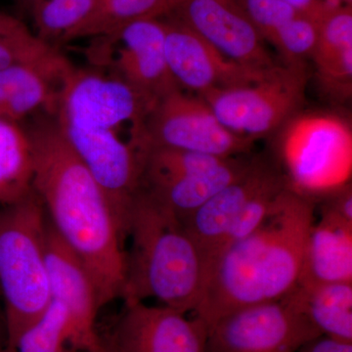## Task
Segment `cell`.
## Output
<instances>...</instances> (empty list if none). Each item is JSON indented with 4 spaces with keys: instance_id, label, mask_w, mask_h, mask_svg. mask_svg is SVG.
Listing matches in <instances>:
<instances>
[{
    "instance_id": "6da1fadb",
    "label": "cell",
    "mask_w": 352,
    "mask_h": 352,
    "mask_svg": "<svg viewBox=\"0 0 352 352\" xmlns=\"http://www.w3.org/2000/svg\"><path fill=\"white\" fill-rule=\"evenodd\" d=\"M24 122L34 162L32 188L46 215L85 266L99 307L122 298L126 276L124 236L107 196L62 134L54 115Z\"/></svg>"
},
{
    "instance_id": "7a4b0ae2",
    "label": "cell",
    "mask_w": 352,
    "mask_h": 352,
    "mask_svg": "<svg viewBox=\"0 0 352 352\" xmlns=\"http://www.w3.org/2000/svg\"><path fill=\"white\" fill-rule=\"evenodd\" d=\"M315 210L314 198L287 187L258 228L220 252L208 270L194 316L208 329L240 308L288 295L298 284Z\"/></svg>"
},
{
    "instance_id": "3957f363",
    "label": "cell",
    "mask_w": 352,
    "mask_h": 352,
    "mask_svg": "<svg viewBox=\"0 0 352 352\" xmlns=\"http://www.w3.org/2000/svg\"><path fill=\"white\" fill-rule=\"evenodd\" d=\"M124 302L156 298L186 314L200 302L205 268L182 220L145 189L132 198L127 221Z\"/></svg>"
},
{
    "instance_id": "277c9868",
    "label": "cell",
    "mask_w": 352,
    "mask_h": 352,
    "mask_svg": "<svg viewBox=\"0 0 352 352\" xmlns=\"http://www.w3.org/2000/svg\"><path fill=\"white\" fill-rule=\"evenodd\" d=\"M46 222L45 210L34 190L0 210V296L6 305L7 346L51 300Z\"/></svg>"
},
{
    "instance_id": "5b68a950",
    "label": "cell",
    "mask_w": 352,
    "mask_h": 352,
    "mask_svg": "<svg viewBox=\"0 0 352 352\" xmlns=\"http://www.w3.org/2000/svg\"><path fill=\"white\" fill-rule=\"evenodd\" d=\"M280 132V153L292 189L314 197L349 182L352 131L346 118L300 112Z\"/></svg>"
},
{
    "instance_id": "8992f818",
    "label": "cell",
    "mask_w": 352,
    "mask_h": 352,
    "mask_svg": "<svg viewBox=\"0 0 352 352\" xmlns=\"http://www.w3.org/2000/svg\"><path fill=\"white\" fill-rule=\"evenodd\" d=\"M307 80V63H281L258 82L199 96L226 129L254 140L280 131L302 112Z\"/></svg>"
},
{
    "instance_id": "52a82bcc",
    "label": "cell",
    "mask_w": 352,
    "mask_h": 352,
    "mask_svg": "<svg viewBox=\"0 0 352 352\" xmlns=\"http://www.w3.org/2000/svg\"><path fill=\"white\" fill-rule=\"evenodd\" d=\"M131 141L138 154L168 148L221 157L247 154L254 144L226 129L201 97L182 88L156 102Z\"/></svg>"
},
{
    "instance_id": "ba28073f",
    "label": "cell",
    "mask_w": 352,
    "mask_h": 352,
    "mask_svg": "<svg viewBox=\"0 0 352 352\" xmlns=\"http://www.w3.org/2000/svg\"><path fill=\"white\" fill-rule=\"evenodd\" d=\"M85 54L90 66L122 78L152 107L180 88L166 62L162 18L138 21L113 34L90 38Z\"/></svg>"
},
{
    "instance_id": "9c48e42d",
    "label": "cell",
    "mask_w": 352,
    "mask_h": 352,
    "mask_svg": "<svg viewBox=\"0 0 352 352\" xmlns=\"http://www.w3.org/2000/svg\"><path fill=\"white\" fill-rule=\"evenodd\" d=\"M152 106L122 78L97 67L74 66L60 90L55 118L82 129L138 132Z\"/></svg>"
},
{
    "instance_id": "30bf717a",
    "label": "cell",
    "mask_w": 352,
    "mask_h": 352,
    "mask_svg": "<svg viewBox=\"0 0 352 352\" xmlns=\"http://www.w3.org/2000/svg\"><path fill=\"white\" fill-rule=\"evenodd\" d=\"M320 336L281 298L220 317L208 327L207 352H296Z\"/></svg>"
},
{
    "instance_id": "8fae6325",
    "label": "cell",
    "mask_w": 352,
    "mask_h": 352,
    "mask_svg": "<svg viewBox=\"0 0 352 352\" xmlns=\"http://www.w3.org/2000/svg\"><path fill=\"white\" fill-rule=\"evenodd\" d=\"M164 17L186 25L236 63L259 71L278 65L238 0H170Z\"/></svg>"
},
{
    "instance_id": "7c38bea8",
    "label": "cell",
    "mask_w": 352,
    "mask_h": 352,
    "mask_svg": "<svg viewBox=\"0 0 352 352\" xmlns=\"http://www.w3.org/2000/svg\"><path fill=\"white\" fill-rule=\"evenodd\" d=\"M162 19L168 69L183 90L201 95L210 90L251 85L273 69L259 71L236 63L186 25L170 18Z\"/></svg>"
},
{
    "instance_id": "4fadbf2b",
    "label": "cell",
    "mask_w": 352,
    "mask_h": 352,
    "mask_svg": "<svg viewBox=\"0 0 352 352\" xmlns=\"http://www.w3.org/2000/svg\"><path fill=\"white\" fill-rule=\"evenodd\" d=\"M45 242L51 300L61 303L68 312L69 347L75 352H104L103 339L96 329L100 307L94 281L48 217Z\"/></svg>"
},
{
    "instance_id": "5bb4252c",
    "label": "cell",
    "mask_w": 352,
    "mask_h": 352,
    "mask_svg": "<svg viewBox=\"0 0 352 352\" xmlns=\"http://www.w3.org/2000/svg\"><path fill=\"white\" fill-rule=\"evenodd\" d=\"M287 179L276 164L261 157H252L244 175L180 219L200 252L205 280L229 229L247 204L263 190Z\"/></svg>"
},
{
    "instance_id": "9a60e30c",
    "label": "cell",
    "mask_w": 352,
    "mask_h": 352,
    "mask_svg": "<svg viewBox=\"0 0 352 352\" xmlns=\"http://www.w3.org/2000/svg\"><path fill=\"white\" fill-rule=\"evenodd\" d=\"M126 309L109 338L120 352H207L208 326L175 308L124 302Z\"/></svg>"
},
{
    "instance_id": "2e32d148",
    "label": "cell",
    "mask_w": 352,
    "mask_h": 352,
    "mask_svg": "<svg viewBox=\"0 0 352 352\" xmlns=\"http://www.w3.org/2000/svg\"><path fill=\"white\" fill-rule=\"evenodd\" d=\"M318 36L310 59L322 94L344 103L352 94V6L326 0L315 16Z\"/></svg>"
},
{
    "instance_id": "e0dca14e",
    "label": "cell",
    "mask_w": 352,
    "mask_h": 352,
    "mask_svg": "<svg viewBox=\"0 0 352 352\" xmlns=\"http://www.w3.org/2000/svg\"><path fill=\"white\" fill-rule=\"evenodd\" d=\"M73 67L63 56L0 69V117L23 122L39 113L55 115L62 83Z\"/></svg>"
},
{
    "instance_id": "ac0fdd59",
    "label": "cell",
    "mask_w": 352,
    "mask_h": 352,
    "mask_svg": "<svg viewBox=\"0 0 352 352\" xmlns=\"http://www.w3.org/2000/svg\"><path fill=\"white\" fill-rule=\"evenodd\" d=\"M352 283V226L319 214L305 242L298 284Z\"/></svg>"
},
{
    "instance_id": "d6986e66",
    "label": "cell",
    "mask_w": 352,
    "mask_h": 352,
    "mask_svg": "<svg viewBox=\"0 0 352 352\" xmlns=\"http://www.w3.org/2000/svg\"><path fill=\"white\" fill-rule=\"evenodd\" d=\"M282 298L321 336L352 342V283L296 285Z\"/></svg>"
},
{
    "instance_id": "ffe728a7",
    "label": "cell",
    "mask_w": 352,
    "mask_h": 352,
    "mask_svg": "<svg viewBox=\"0 0 352 352\" xmlns=\"http://www.w3.org/2000/svg\"><path fill=\"white\" fill-rule=\"evenodd\" d=\"M252 161L233 157L212 170L197 171L140 187L182 219L244 175Z\"/></svg>"
},
{
    "instance_id": "44dd1931",
    "label": "cell",
    "mask_w": 352,
    "mask_h": 352,
    "mask_svg": "<svg viewBox=\"0 0 352 352\" xmlns=\"http://www.w3.org/2000/svg\"><path fill=\"white\" fill-rule=\"evenodd\" d=\"M34 176V155L24 122L0 117V205H13L30 195Z\"/></svg>"
},
{
    "instance_id": "7402d4cb",
    "label": "cell",
    "mask_w": 352,
    "mask_h": 352,
    "mask_svg": "<svg viewBox=\"0 0 352 352\" xmlns=\"http://www.w3.org/2000/svg\"><path fill=\"white\" fill-rule=\"evenodd\" d=\"M170 0H97L82 24L69 32L60 46L78 41L107 36L138 21L162 18Z\"/></svg>"
},
{
    "instance_id": "603a6c76",
    "label": "cell",
    "mask_w": 352,
    "mask_h": 352,
    "mask_svg": "<svg viewBox=\"0 0 352 352\" xmlns=\"http://www.w3.org/2000/svg\"><path fill=\"white\" fill-rule=\"evenodd\" d=\"M58 50L19 18L0 10V69L17 64L50 63Z\"/></svg>"
},
{
    "instance_id": "cb8c5ba5",
    "label": "cell",
    "mask_w": 352,
    "mask_h": 352,
    "mask_svg": "<svg viewBox=\"0 0 352 352\" xmlns=\"http://www.w3.org/2000/svg\"><path fill=\"white\" fill-rule=\"evenodd\" d=\"M69 335L66 308L51 300L43 314L8 346L17 352H75L69 347Z\"/></svg>"
},
{
    "instance_id": "d4e9b609",
    "label": "cell",
    "mask_w": 352,
    "mask_h": 352,
    "mask_svg": "<svg viewBox=\"0 0 352 352\" xmlns=\"http://www.w3.org/2000/svg\"><path fill=\"white\" fill-rule=\"evenodd\" d=\"M97 0H39L31 11L36 34L60 50L69 32L87 19Z\"/></svg>"
},
{
    "instance_id": "484cf974",
    "label": "cell",
    "mask_w": 352,
    "mask_h": 352,
    "mask_svg": "<svg viewBox=\"0 0 352 352\" xmlns=\"http://www.w3.org/2000/svg\"><path fill=\"white\" fill-rule=\"evenodd\" d=\"M318 36L315 16L300 11L275 32L268 43L272 44L283 64L307 63Z\"/></svg>"
},
{
    "instance_id": "4316f807",
    "label": "cell",
    "mask_w": 352,
    "mask_h": 352,
    "mask_svg": "<svg viewBox=\"0 0 352 352\" xmlns=\"http://www.w3.org/2000/svg\"><path fill=\"white\" fill-rule=\"evenodd\" d=\"M319 214L328 215L352 226V186L344 183L320 194Z\"/></svg>"
},
{
    "instance_id": "83f0119b",
    "label": "cell",
    "mask_w": 352,
    "mask_h": 352,
    "mask_svg": "<svg viewBox=\"0 0 352 352\" xmlns=\"http://www.w3.org/2000/svg\"><path fill=\"white\" fill-rule=\"evenodd\" d=\"M296 352H352V342L320 336L303 344Z\"/></svg>"
},
{
    "instance_id": "f1b7e54d",
    "label": "cell",
    "mask_w": 352,
    "mask_h": 352,
    "mask_svg": "<svg viewBox=\"0 0 352 352\" xmlns=\"http://www.w3.org/2000/svg\"><path fill=\"white\" fill-rule=\"evenodd\" d=\"M285 1L289 2V4L300 10L315 16L323 7L326 0H285Z\"/></svg>"
},
{
    "instance_id": "f546056e",
    "label": "cell",
    "mask_w": 352,
    "mask_h": 352,
    "mask_svg": "<svg viewBox=\"0 0 352 352\" xmlns=\"http://www.w3.org/2000/svg\"><path fill=\"white\" fill-rule=\"evenodd\" d=\"M38 0H14L16 6L19 7L21 10L31 13L34 6L38 3Z\"/></svg>"
},
{
    "instance_id": "4dcf8cb0",
    "label": "cell",
    "mask_w": 352,
    "mask_h": 352,
    "mask_svg": "<svg viewBox=\"0 0 352 352\" xmlns=\"http://www.w3.org/2000/svg\"><path fill=\"white\" fill-rule=\"evenodd\" d=\"M104 342V352H120L113 346V342H111L110 339L103 340Z\"/></svg>"
},
{
    "instance_id": "1f68e13d",
    "label": "cell",
    "mask_w": 352,
    "mask_h": 352,
    "mask_svg": "<svg viewBox=\"0 0 352 352\" xmlns=\"http://www.w3.org/2000/svg\"><path fill=\"white\" fill-rule=\"evenodd\" d=\"M0 352H17L15 349H12V347L7 346L6 347H2L1 351Z\"/></svg>"
},
{
    "instance_id": "d6a6232c",
    "label": "cell",
    "mask_w": 352,
    "mask_h": 352,
    "mask_svg": "<svg viewBox=\"0 0 352 352\" xmlns=\"http://www.w3.org/2000/svg\"><path fill=\"white\" fill-rule=\"evenodd\" d=\"M337 1L340 2L342 4H344V6H352V0H337Z\"/></svg>"
},
{
    "instance_id": "836d02e7",
    "label": "cell",
    "mask_w": 352,
    "mask_h": 352,
    "mask_svg": "<svg viewBox=\"0 0 352 352\" xmlns=\"http://www.w3.org/2000/svg\"><path fill=\"white\" fill-rule=\"evenodd\" d=\"M2 346L1 344H0V351H1Z\"/></svg>"
},
{
    "instance_id": "e575fe53",
    "label": "cell",
    "mask_w": 352,
    "mask_h": 352,
    "mask_svg": "<svg viewBox=\"0 0 352 352\" xmlns=\"http://www.w3.org/2000/svg\"></svg>"
}]
</instances>
